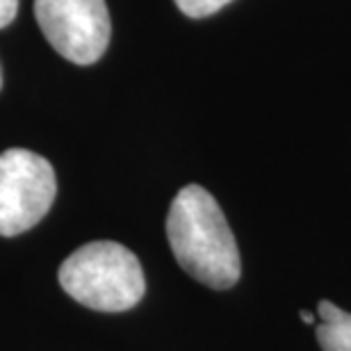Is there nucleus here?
I'll return each instance as SVG.
<instances>
[{"label": "nucleus", "instance_id": "obj_7", "mask_svg": "<svg viewBox=\"0 0 351 351\" xmlns=\"http://www.w3.org/2000/svg\"><path fill=\"white\" fill-rule=\"evenodd\" d=\"M19 0H0V27H7L16 19Z\"/></svg>", "mask_w": 351, "mask_h": 351}, {"label": "nucleus", "instance_id": "obj_9", "mask_svg": "<svg viewBox=\"0 0 351 351\" xmlns=\"http://www.w3.org/2000/svg\"><path fill=\"white\" fill-rule=\"evenodd\" d=\"M0 87H3V73H0Z\"/></svg>", "mask_w": 351, "mask_h": 351}, {"label": "nucleus", "instance_id": "obj_4", "mask_svg": "<svg viewBox=\"0 0 351 351\" xmlns=\"http://www.w3.org/2000/svg\"><path fill=\"white\" fill-rule=\"evenodd\" d=\"M34 16L48 44L73 64H94L108 51L112 25L105 0H34Z\"/></svg>", "mask_w": 351, "mask_h": 351}, {"label": "nucleus", "instance_id": "obj_6", "mask_svg": "<svg viewBox=\"0 0 351 351\" xmlns=\"http://www.w3.org/2000/svg\"><path fill=\"white\" fill-rule=\"evenodd\" d=\"M173 3L189 19H206L210 14L219 12L221 7H226L230 0H173Z\"/></svg>", "mask_w": 351, "mask_h": 351}, {"label": "nucleus", "instance_id": "obj_1", "mask_svg": "<svg viewBox=\"0 0 351 351\" xmlns=\"http://www.w3.org/2000/svg\"><path fill=\"white\" fill-rule=\"evenodd\" d=\"M167 237L178 265L199 283L228 290L240 280L235 235L219 203L201 185H187L176 194L167 215Z\"/></svg>", "mask_w": 351, "mask_h": 351}, {"label": "nucleus", "instance_id": "obj_8", "mask_svg": "<svg viewBox=\"0 0 351 351\" xmlns=\"http://www.w3.org/2000/svg\"><path fill=\"white\" fill-rule=\"evenodd\" d=\"M301 322H306V324H315V315H311L308 311H301Z\"/></svg>", "mask_w": 351, "mask_h": 351}, {"label": "nucleus", "instance_id": "obj_2", "mask_svg": "<svg viewBox=\"0 0 351 351\" xmlns=\"http://www.w3.org/2000/svg\"><path fill=\"white\" fill-rule=\"evenodd\" d=\"M60 285L78 304L101 313L130 311L146 292L137 256L110 240L75 249L60 267Z\"/></svg>", "mask_w": 351, "mask_h": 351}, {"label": "nucleus", "instance_id": "obj_3", "mask_svg": "<svg viewBox=\"0 0 351 351\" xmlns=\"http://www.w3.org/2000/svg\"><path fill=\"white\" fill-rule=\"evenodd\" d=\"M58 180L53 165L27 149L0 153V235L14 237L44 219L51 210Z\"/></svg>", "mask_w": 351, "mask_h": 351}, {"label": "nucleus", "instance_id": "obj_5", "mask_svg": "<svg viewBox=\"0 0 351 351\" xmlns=\"http://www.w3.org/2000/svg\"><path fill=\"white\" fill-rule=\"evenodd\" d=\"M317 315L322 324L315 328L322 351H351V313H345L333 301H319Z\"/></svg>", "mask_w": 351, "mask_h": 351}]
</instances>
